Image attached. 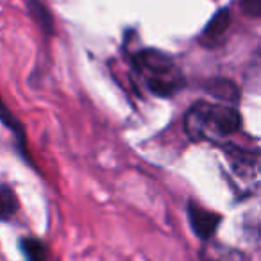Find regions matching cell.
<instances>
[{
  "instance_id": "obj_7",
  "label": "cell",
  "mask_w": 261,
  "mask_h": 261,
  "mask_svg": "<svg viewBox=\"0 0 261 261\" xmlns=\"http://www.w3.org/2000/svg\"><path fill=\"white\" fill-rule=\"evenodd\" d=\"M18 250L25 261H48V245L38 236H20Z\"/></svg>"
},
{
  "instance_id": "obj_9",
  "label": "cell",
  "mask_w": 261,
  "mask_h": 261,
  "mask_svg": "<svg viewBox=\"0 0 261 261\" xmlns=\"http://www.w3.org/2000/svg\"><path fill=\"white\" fill-rule=\"evenodd\" d=\"M210 93L217 95V97L224 98V100H238L240 93L236 90V86L231 83V81H225V79H215L211 81V88H210Z\"/></svg>"
},
{
  "instance_id": "obj_6",
  "label": "cell",
  "mask_w": 261,
  "mask_h": 261,
  "mask_svg": "<svg viewBox=\"0 0 261 261\" xmlns=\"http://www.w3.org/2000/svg\"><path fill=\"white\" fill-rule=\"evenodd\" d=\"M200 261H249V257L234 247L224 245L215 240H207L204 242V247L200 250Z\"/></svg>"
},
{
  "instance_id": "obj_11",
  "label": "cell",
  "mask_w": 261,
  "mask_h": 261,
  "mask_svg": "<svg viewBox=\"0 0 261 261\" xmlns=\"http://www.w3.org/2000/svg\"><path fill=\"white\" fill-rule=\"evenodd\" d=\"M242 8L247 15L257 18L261 15V0H242Z\"/></svg>"
},
{
  "instance_id": "obj_8",
  "label": "cell",
  "mask_w": 261,
  "mask_h": 261,
  "mask_svg": "<svg viewBox=\"0 0 261 261\" xmlns=\"http://www.w3.org/2000/svg\"><path fill=\"white\" fill-rule=\"evenodd\" d=\"M20 210V199L8 182H0V222H9Z\"/></svg>"
},
{
  "instance_id": "obj_10",
  "label": "cell",
  "mask_w": 261,
  "mask_h": 261,
  "mask_svg": "<svg viewBox=\"0 0 261 261\" xmlns=\"http://www.w3.org/2000/svg\"><path fill=\"white\" fill-rule=\"evenodd\" d=\"M27 4H29L31 15H33V18L40 23L41 29H43L45 33H52V27L54 25H52V16L48 15L47 8L41 4L40 0H27Z\"/></svg>"
},
{
  "instance_id": "obj_5",
  "label": "cell",
  "mask_w": 261,
  "mask_h": 261,
  "mask_svg": "<svg viewBox=\"0 0 261 261\" xmlns=\"http://www.w3.org/2000/svg\"><path fill=\"white\" fill-rule=\"evenodd\" d=\"M0 122L4 123V125L13 133V136H15V140H16V147H18V150H20V156L27 161V165H33L31 163L29 154H27L25 129H23V125H22V122H20L18 116H16L15 113L8 108V104L2 100V97H0Z\"/></svg>"
},
{
  "instance_id": "obj_1",
  "label": "cell",
  "mask_w": 261,
  "mask_h": 261,
  "mask_svg": "<svg viewBox=\"0 0 261 261\" xmlns=\"http://www.w3.org/2000/svg\"><path fill=\"white\" fill-rule=\"evenodd\" d=\"M185 130L192 142L222 145L243 129L242 113L236 106L195 102L185 115Z\"/></svg>"
},
{
  "instance_id": "obj_3",
  "label": "cell",
  "mask_w": 261,
  "mask_h": 261,
  "mask_svg": "<svg viewBox=\"0 0 261 261\" xmlns=\"http://www.w3.org/2000/svg\"><path fill=\"white\" fill-rule=\"evenodd\" d=\"M186 211H188V222L193 234L199 240H202V242L213 240L215 232L218 231V227L222 224V215L200 206L195 200H190Z\"/></svg>"
},
{
  "instance_id": "obj_2",
  "label": "cell",
  "mask_w": 261,
  "mask_h": 261,
  "mask_svg": "<svg viewBox=\"0 0 261 261\" xmlns=\"http://www.w3.org/2000/svg\"><path fill=\"white\" fill-rule=\"evenodd\" d=\"M133 70L142 86L158 98H170L186 88V77L172 56L160 48H142L133 56Z\"/></svg>"
},
{
  "instance_id": "obj_4",
  "label": "cell",
  "mask_w": 261,
  "mask_h": 261,
  "mask_svg": "<svg viewBox=\"0 0 261 261\" xmlns=\"http://www.w3.org/2000/svg\"><path fill=\"white\" fill-rule=\"evenodd\" d=\"M231 23H232V16L227 8L217 11L213 18L207 22V25L204 27L202 33H200V43L207 48L220 47L224 43L225 36H227L229 29H231Z\"/></svg>"
}]
</instances>
